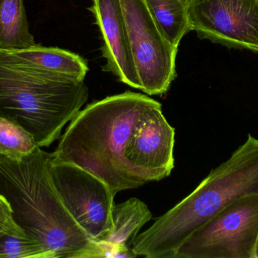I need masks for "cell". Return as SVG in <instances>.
Segmentation results:
<instances>
[{
	"label": "cell",
	"mask_w": 258,
	"mask_h": 258,
	"mask_svg": "<svg viewBox=\"0 0 258 258\" xmlns=\"http://www.w3.org/2000/svg\"><path fill=\"white\" fill-rule=\"evenodd\" d=\"M175 130L162 112V105L149 108L135 124L125 156L137 177L144 183L166 178L174 168Z\"/></svg>",
	"instance_id": "9c48e42d"
},
{
	"label": "cell",
	"mask_w": 258,
	"mask_h": 258,
	"mask_svg": "<svg viewBox=\"0 0 258 258\" xmlns=\"http://www.w3.org/2000/svg\"><path fill=\"white\" fill-rule=\"evenodd\" d=\"M120 4L140 90L163 95L177 77L178 48L165 39L144 0H120Z\"/></svg>",
	"instance_id": "8992f818"
},
{
	"label": "cell",
	"mask_w": 258,
	"mask_h": 258,
	"mask_svg": "<svg viewBox=\"0 0 258 258\" xmlns=\"http://www.w3.org/2000/svg\"><path fill=\"white\" fill-rule=\"evenodd\" d=\"M258 193L238 198L197 229L174 258H254Z\"/></svg>",
	"instance_id": "5b68a950"
},
{
	"label": "cell",
	"mask_w": 258,
	"mask_h": 258,
	"mask_svg": "<svg viewBox=\"0 0 258 258\" xmlns=\"http://www.w3.org/2000/svg\"><path fill=\"white\" fill-rule=\"evenodd\" d=\"M152 218L148 206L138 198H130L114 204L112 210V227L103 242L122 248H132L134 239Z\"/></svg>",
	"instance_id": "7c38bea8"
},
{
	"label": "cell",
	"mask_w": 258,
	"mask_h": 258,
	"mask_svg": "<svg viewBox=\"0 0 258 258\" xmlns=\"http://www.w3.org/2000/svg\"><path fill=\"white\" fill-rule=\"evenodd\" d=\"M49 258L42 245L27 236H6L0 239V258Z\"/></svg>",
	"instance_id": "2e32d148"
},
{
	"label": "cell",
	"mask_w": 258,
	"mask_h": 258,
	"mask_svg": "<svg viewBox=\"0 0 258 258\" xmlns=\"http://www.w3.org/2000/svg\"><path fill=\"white\" fill-rule=\"evenodd\" d=\"M187 7L200 39L258 53V0H187Z\"/></svg>",
	"instance_id": "ba28073f"
},
{
	"label": "cell",
	"mask_w": 258,
	"mask_h": 258,
	"mask_svg": "<svg viewBox=\"0 0 258 258\" xmlns=\"http://www.w3.org/2000/svg\"><path fill=\"white\" fill-rule=\"evenodd\" d=\"M89 10L95 16L103 39L101 51L107 62L103 71L112 73L119 81L140 89L120 0H92Z\"/></svg>",
	"instance_id": "30bf717a"
},
{
	"label": "cell",
	"mask_w": 258,
	"mask_h": 258,
	"mask_svg": "<svg viewBox=\"0 0 258 258\" xmlns=\"http://www.w3.org/2000/svg\"><path fill=\"white\" fill-rule=\"evenodd\" d=\"M53 183L68 212L95 241H103L112 227L115 195L108 185L77 165L57 162L49 165Z\"/></svg>",
	"instance_id": "52a82bcc"
},
{
	"label": "cell",
	"mask_w": 258,
	"mask_h": 258,
	"mask_svg": "<svg viewBox=\"0 0 258 258\" xmlns=\"http://www.w3.org/2000/svg\"><path fill=\"white\" fill-rule=\"evenodd\" d=\"M38 145L24 129L0 117V156L19 160L33 152Z\"/></svg>",
	"instance_id": "9a60e30c"
},
{
	"label": "cell",
	"mask_w": 258,
	"mask_h": 258,
	"mask_svg": "<svg viewBox=\"0 0 258 258\" xmlns=\"http://www.w3.org/2000/svg\"><path fill=\"white\" fill-rule=\"evenodd\" d=\"M165 39L178 48L183 36L192 31L187 0H144Z\"/></svg>",
	"instance_id": "5bb4252c"
},
{
	"label": "cell",
	"mask_w": 258,
	"mask_h": 258,
	"mask_svg": "<svg viewBox=\"0 0 258 258\" xmlns=\"http://www.w3.org/2000/svg\"><path fill=\"white\" fill-rule=\"evenodd\" d=\"M0 58L12 65L39 72L49 73L84 80L89 71L88 62L78 54L41 44L27 49L5 51Z\"/></svg>",
	"instance_id": "8fae6325"
},
{
	"label": "cell",
	"mask_w": 258,
	"mask_h": 258,
	"mask_svg": "<svg viewBox=\"0 0 258 258\" xmlns=\"http://www.w3.org/2000/svg\"><path fill=\"white\" fill-rule=\"evenodd\" d=\"M159 101L126 91L88 105L70 122L52 159L77 165L105 182L113 195L145 183L125 156L140 116Z\"/></svg>",
	"instance_id": "6da1fadb"
},
{
	"label": "cell",
	"mask_w": 258,
	"mask_h": 258,
	"mask_svg": "<svg viewBox=\"0 0 258 258\" xmlns=\"http://www.w3.org/2000/svg\"><path fill=\"white\" fill-rule=\"evenodd\" d=\"M88 98L84 80L33 71L0 58V117L28 132L40 148L59 139Z\"/></svg>",
	"instance_id": "277c9868"
},
{
	"label": "cell",
	"mask_w": 258,
	"mask_h": 258,
	"mask_svg": "<svg viewBox=\"0 0 258 258\" xmlns=\"http://www.w3.org/2000/svg\"><path fill=\"white\" fill-rule=\"evenodd\" d=\"M51 159L40 147L19 160L0 156V195L15 224L49 258H86L95 240L62 201L50 174Z\"/></svg>",
	"instance_id": "7a4b0ae2"
},
{
	"label": "cell",
	"mask_w": 258,
	"mask_h": 258,
	"mask_svg": "<svg viewBox=\"0 0 258 258\" xmlns=\"http://www.w3.org/2000/svg\"><path fill=\"white\" fill-rule=\"evenodd\" d=\"M258 193V139H248L173 209L138 235L132 248L137 256L174 258L186 239L238 198Z\"/></svg>",
	"instance_id": "3957f363"
},
{
	"label": "cell",
	"mask_w": 258,
	"mask_h": 258,
	"mask_svg": "<svg viewBox=\"0 0 258 258\" xmlns=\"http://www.w3.org/2000/svg\"><path fill=\"white\" fill-rule=\"evenodd\" d=\"M6 236H24L25 234L14 222L10 206L0 195V239Z\"/></svg>",
	"instance_id": "e0dca14e"
},
{
	"label": "cell",
	"mask_w": 258,
	"mask_h": 258,
	"mask_svg": "<svg viewBox=\"0 0 258 258\" xmlns=\"http://www.w3.org/2000/svg\"><path fill=\"white\" fill-rule=\"evenodd\" d=\"M254 258H258V239L257 245H256L255 252H254Z\"/></svg>",
	"instance_id": "ac0fdd59"
},
{
	"label": "cell",
	"mask_w": 258,
	"mask_h": 258,
	"mask_svg": "<svg viewBox=\"0 0 258 258\" xmlns=\"http://www.w3.org/2000/svg\"><path fill=\"white\" fill-rule=\"evenodd\" d=\"M36 44L30 31L24 0H0V49H27Z\"/></svg>",
	"instance_id": "4fadbf2b"
}]
</instances>
